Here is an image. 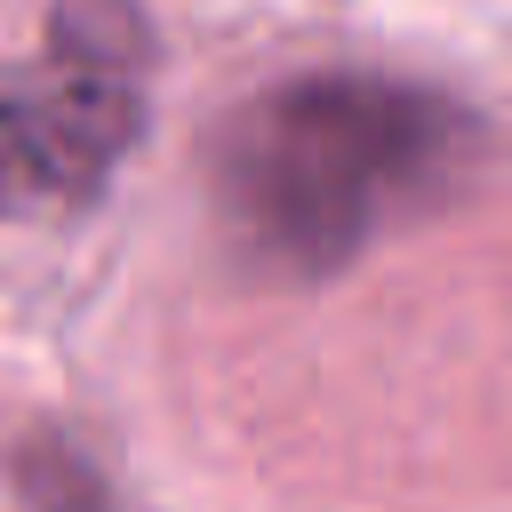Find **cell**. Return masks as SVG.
Masks as SVG:
<instances>
[{
    "label": "cell",
    "instance_id": "obj_1",
    "mask_svg": "<svg viewBox=\"0 0 512 512\" xmlns=\"http://www.w3.org/2000/svg\"><path fill=\"white\" fill-rule=\"evenodd\" d=\"M496 160V120L408 72H296L224 112L208 144L216 232L240 272L320 288L392 232L456 208Z\"/></svg>",
    "mask_w": 512,
    "mask_h": 512
},
{
    "label": "cell",
    "instance_id": "obj_2",
    "mask_svg": "<svg viewBox=\"0 0 512 512\" xmlns=\"http://www.w3.org/2000/svg\"><path fill=\"white\" fill-rule=\"evenodd\" d=\"M152 24L136 0H48L40 56L0 64V216L72 224L152 128Z\"/></svg>",
    "mask_w": 512,
    "mask_h": 512
},
{
    "label": "cell",
    "instance_id": "obj_3",
    "mask_svg": "<svg viewBox=\"0 0 512 512\" xmlns=\"http://www.w3.org/2000/svg\"><path fill=\"white\" fill-rule=\"evenodd\" d=\"M8 480H16V504L24 512H128L120 488H112V472L72 432H56V424H40V432L16 440Z\"/></svg>",
    "mask_w": 512,
    "mask_h": 512
}]
</instances>
